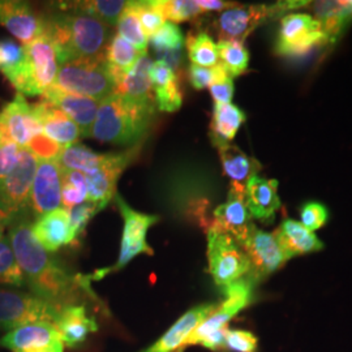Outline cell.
<instances>
[{"mask_svg": "<svg viewBox=\"0 0 352 352\" xmlns=\"http://www.w3.org/2000/svg\"><path fill=\"white\" fill-rule=\"evenodd\" d=\"M42 100L49 102L64 113H67L80 128L81 138L91 136V129L101 102L67 93L55 88L54 85L42 94Z\"/></svg>", "mask_w": 352, "mask_h": 352, "instance_id": "ffe728a7", "label": "cell"}, {"mask_svg": "<svg viewBox=\"0 0 352 352\" xmlns=\"http://www.w3.org/2000/svg\"><path fill=\"white\" fill-rule=\"evenodd\" d=\"M302 226L308 228L309 231H316L325 225L327 219V210L325 206L317 202H309L304 205L302 209Z\"/></svg>", "mask_w": 352, "mask_h": 352, "instance_id": "c3c4849f", "label": "cell"}, {"mask_svg": "<svg viewBox=\"0 0 352 352\" xmlns=\"http://www.w3.org/2000/svg\"><path fill=\"white\" fill-rule=\"evenodd\" d=\"M102 209L103 208L98 202L90 201V200H87V201H84L80 205H76V206L65 209L67 213H68V217H69V225H71V230H72L74 243L77 241L78 238L84 234L90 219L98 212H101Z\"/></svg>", "mask_w": 352, "mask_h": 352, "instance_id": "b9f144b4", "label": "cell"}, {"mask_svg": "<svg viewBox=\"0 0 352 352\" xmlns=\"http://www.w3.org/2000/svg\"><path fill=\"white\" fill-rule=\"evenodd\" d=\"M209 272L215 285L225 289L251 273L245 252L231 235L217 228H208Z\"/></svg>", "mask_w": 352, "mask_h": 352, "instance_id": "5b68a950", "label": "cell"}, {"mask_svg": "<svg viewBox=\"0 0 352 352\" xmlns=\"http://www.w3.org/2000/svg\"><path fill=\"white\" fill-rule=\"evenodd\" d=\"M32 232L42 248L47 252H56L74 243L69 217L64 208L37 218L32 223Z\"/></svg>", "mask_w": 352, "mask_h": 352, "instance_id": "603a6c76", "label": "cell"}, {"mask_svg": "<svg viewBox=\"0 0 352 352\" xmlns=\"http://www.w3.org/2000/svg\"><path fill=\"white\" fill-rule=\"evenodd\" d=\"M62 205V167L56 160H38L29 206L32 215L39 218Z\"/></svg>", "mask_w": 352, "mask_h": 352, "instance_id": "5bb4252c", "label": "cell"}, {"mask_svg": "<svg viewBox=\"0 0 352 352\" xmlns=\"http://www.w3.org/2000/svg\"><path fill=\"white\" fill-rule=\"evenodd\" d=\"M226 351L257 352V338L247 330L228 329L225 340Z\"/></svg>", "mask_w": 352, "mask_h": 352, "instance_id": "f6af8a7d", "label": "cell"}, {"mask_svg": "<svg viewBox=\"0 0 352 352\" xmlns=\"http://www.w3.org/2000/svg\"><path fill=\"white\" fill-rule=\"evenodd\" d=\"M28 214H20L8 223V240L20 266L25 286L38 298L63 309L81 305L90 294V278L71 273L50 252L45 251L32 232Z\"/></svg>", "mask_w": 352, "mask_h": 352, "instance_id": "6da1fadb", "label": "cell"}, {"mask_svg": "<svg viewBox=\"0 0 352 352\" xmlns=\"http://www.w3.org/2000/svg\"><path fill=\"white\" fill-rule=\"evenodd\" d=\"M88 200L85 174L62 168V204L64 209L80 205Z\"/></svg>", "mask_w": 352, "mask_h": 352, "instance_id": "8d00e7d4", "label": "cell"}, {"mask_svg": "<svg viewBox=\"0 0 352 352\" xmlns=\"http://www.w3.org/2000/svg\"><path fill=\"white\" fill-rule=\"evenodd\" d=\"M244 122L245 115L238 106H234L232 103H215L210 126L214 146L231 144Z\"/></svg>", "mask_w": 352, "mask_h": 352, "instance_id": "4dcf8cb0", "label": "cell"}, {"mask_svg": "<svg viewBox=\"0 0 352 352\" xmlns=\"http://www.w3.org/2000/svg\"><path fill=\"white\" fill-rule=\"evenodd\" d=\"M199 7L201 8L204 12H208V11H226L230 10L232 7H235L234 3H228V1H221V0H201V1H197Z\"/></svg>", "mask_w": 352, "mask_h": 352, "instance_id": "f907efd6", "label": "cell"}, {"mask_svg": "<svg viewBox=\"0 0 352 352\" xmlns=\"http://www.w3.org/2000/svg\"><path fill=\"white\" fill-rule=\"evenodd\" d=\"M302 1H285L276 6H235L221 13L214 21L213 28L221 41L240 42L265 21L296 7H302Z\"/></svg>", "mask_w": 352, "mask_h": 352, "instance_id": "ba28073f", "label": "cell"}, {"mask_svg": "<svg viewBox=\"0 0 352 352\" xmlns=\"http://www.w3.org/2000/svg\"><path fill=\"white\" fill-rule=\"evenodd\" d=\"M158 8L164 14V20L171 23H183L201 16L204 11L197 1L189 0H157Z\"/></svg>", "mask_w": 352, "mask_h": 352, "instance_id": "f35d334b", "label": "cell"}, {"mask_svg": "<svg viewBox=\"0 0 352 352\" xmlns=\"http://www.w3.org/2000/svg\"><path fill=\"white\" fill-rule=\"evenodd\" d=\"M217 50L219 63L225 67L231 77L240 76L247 71L250 63V52L243 43L234 41H219Z\"/></svg>", "mask_w": 352, "mask_h": 352, "instance_id": "d590c367", "label": "cell"}, {"mask_svg": "<svg viewBox=\"0 0 352 352\" xmlns=\"http://www.w3.org/2000/svg\"><path fill=\"white\" fill-rule=\"evenodd\" d=\"M155 109L113 93L100 103L90 138L115 145H135L149 132Z\"/></svg>", "mask_w": 352, "mask_h": 352, "instance_id": "3957f363", "label": "cell"}, {"mask_svg": "<svg viewBox=\"0 0 352 352\" xmlns=\"http://www.w3.org/2000/svg\"><path fill=\"white\" fill-rule=\"evenodd\" d=\"M67 93L103 101L115 90L104 60H75L62 64L54 82Z\"/></svg>", "mask_w": 352, "mask_h": 352, "instance_id": "277c9868", "label": "cell"}, {"mask_svg": "<svg viewBox=\"0 0 352 352\" xmlns=\"http://www.w3.org/2000/svg\"><path fill=\"white\" fill-rule=\"evenodd\" d=\"M0 285L14 287L25 286V277L16 261L12 247L7 238L0 239Z\"/></svg>", "mask_w": 352, "mask_h": 352, "instance_id": "74e56055", "label": "cell"}, {"mask_svg": "<svg viewBox=\"0 0 352 352\" xmlns=\"http://www.w3.org/2000/svg\"><path fill=\"white\" fill-rule=\"evenodd\" d=\"M215 148L219 151L223 171L231 179V184L245 189L248 182L261 170L260 162L232 144H222Z\"/></svg>", "mask_w": 352, "mask_h": 352, "instance_id": "f1b7e54d", "label": "cell"}, {"mask_svg": "<svg viewBox=\"0 0 352 352\" xmlns=\"http://www.w3.org/2000/svg\"><path fill=\"white\" fill-rule=\"evenodd\" d=\"M277 189V180H267L260 176L252 177L245 187V204L252 218L265 223L274 219V215L280 208Z\"/></svg>", "mask_w": 352, "mask_h": 352, "instance_id": "d4e9b609", "label": "cell"}, {"mask_svg": "<svg viewBox=\"0 0 352 352\" xmlns=\"http://www.w3.org/2000/svg\"><path fill=\"white\" fill-rule=\"evenodd\" d=\"M106 158H107V153L98 154L82 144H75V145L63 148L56 161L63 170L80 171L82 174H88L94 168L100 167L106 161Z\"/></svg>", "mask_w": 352, "mask_h": 352, "instance_id": "d6a6232c", "label": "cell"}, {"mask_svg": "<svg viewBox=\"0 0 352 352\" xmlns=\"http://www.w3.org/2000/svg\"><path fill=\"white\" fill-rule=\"evenodd\" d=\"M253 282L250 278L240 279L225 289L226 299L225 302L217 305L215 311L201 322L196 330L189 336L183 346H195L200 344L204 338L221 330L228 329V322L240 314L245 307L250 305L252 300Z\"/></svg>", "mask_w": 352, "mask_h": 352, "instance_id": "8fae6325", "label": "cell"}, {"mask_svg": "<svg viewBox=\"0 0 352 352\" xmlns=\"http://www.w3.org/2000/svg\"><path fill=\"white\" fill-rule=\"evenodd\" d=\"M214 222L210 227L231 235L239 243L253 226L252 215L245 204V189L230 187L227 201L214 210Z\"/></svg>", "mask_w": 352, "mask_h": 352, "instance_id": "ac0fdd59", "label": "cell"}, {"mask_svg": "<svg viewBox=\"0 0 352 352\" xmlns=\"http://www.w3.org/2000/svg\"><path fill=\"white\" fill-rule=\"evenodd\" d=\"M274 236L289 260L299 254L321 251L324 247L312 231L292 219H286L274 232Z\"/></svg>", "mask_w": 352, "mask_h": 352, "instance_id": "83f0119b", "label": "cell"}, {"mask_svg": "<svg viewBox=\"0 0 352 352\" xmlns=\"http://www.w3.org/2000/svg\"><path fill=\"white\" fill-rule=\"evenodd\" d=\"M33 111L42 126V133L54 142L67 148L75 145L81 138L80 128L75 122L62 110L45 100L32 104Z\"/></svg>", "mask_w": 352, "mask_h": 352, "instance_id": "44dd1931", "label": "cell"}, {"mask_svg": "<svg viewBox=\"0 0 352 352\" xmlns=\"http://www.w3.org/2000/svg\"><path fill=\"white\" fill-rule=\"evenodd\" d=\"M128 1L119 0H90V1H65L58 3L56 8L64 12L82 13L98 19L109 25H116Z\"/></svg>", "mask_w": 352, "mask_h": 352, "instance_id": "1f68e13d", "label": "cell"}, {"mask_svg": "<svg viewBox=\"0 0 352 352\" xmlns=\"http://www.w3.org/2000/svg\"><path fill=\"white\" fill-rule=\"evenodd\" d=\"M144 52L138 50L133 45L126 42L124 38L115 34L104 52V63L113 78L115 87L124 77L126 72L138 63Z\"/></svg>", "mask_w": 352, "mask_h": 352, "instance_id": "f546056e", "label": "cell"}, {"mask_svg": "<svg viewBox=\"0 0 352 352\" xmlns=\"http://www.w3.org/2000/svg\"><path fill=\"white\" fill-rule=\"evenodd\" d=\"M186 43L192 64L210 68L219 63L217 45L208 33H189Z\"/></svg>", "mask_w": 352, "mask_h": 352, "instance_id": "836d02e7", "label": "cell"}, {"mask_svg": "<svg viewBox=\"0 0 352 352\" xmlns=\"http://www.w3.org/2000/svg\"><path fill=\"white\" fill-rule=\"evenodd\" d=\"M238 244L250 258L251 273L248 274V278L253 283L267 277L286 261H289L274 234L265 232L254 225Z\"/></svg>", "mask_w": 352, "mask_h": 352, "instance_id": "7c38bea8", "label": "cell"}, {"mask_svg": "<svg viewBox=\"0 0 352 352\" xmlns=\"http://www.w3.org/2000/svg\"><path fill=\"white\" fill-rule=\"evenodd\" d=\"M225 71H226L225 67L221 63L210 68L192 64L189 67V80L193 88L201 90V89L209 88Z\"/></svg>", "mask_w": 352, "mask_h": 352, "instance_id": "bcb514c9", "label": "cell"}, {"mask_svg": "<svg viewBox=\"0 0 352 352\" xmlns=\"http://www.w3.org/2000/svg\"><path fill=\"white\" fill-rule=\"evenodd\" d=\"M0 129L19 146L26 148L37 135L42 133V126L25 97L16 94L13 101L7 103L0 111Z\"/></svg>", "mask_w": 352, "mask_h": 352, "instance_id": "2e32d148", "label": "cell"}, {"mask_svg": "<svg viewBox=\"0 0 352 352\" xmlns=\"http://www.w3.org/2000/svg\"><path fill=\"white\" fill-rule=\"evenodd\" d=\"M329 42L321 23L305 13H289L280 21L278 54L285 56L302 55L312 47Z\"/></svg>", "mask_w": 352, "mask_h": 352, "instance_id": "30bf717a", "label": "cell"}, {"mask_svg": "<svg viewBox=\"0 0 352 352\" xmlns=\"http://www.w3.org/2000/svg\"><path fill=\"white\" fill-rule=\"evenodd\" d=\"M21 146L8 139L0 129V180L10 175L17 166Z\"/></svg>", "mask_w": 352, "mask_h": 352, "instance_id": "ee69618b", "label": "cell"}, {"mask_svg": "<svg viewBox=\"0 0 352 352\" xmlns=\"http://www.w3.org/2000/svg\"><path fill=\"white\" fill-rule=\"evenodd\" d=\"M149 42L157 55H160L164 52L183 50L184 37L177 24L166 21L162 28L149 38Z\"/></svg>", "mask_w": 352, "mask_h": 352, "instance_id": "ab89813d", "label": "cell"}, {"mask_svg": "<svg viewBox=\"0 0 352 352\" xmlns=\"http://www.w3.org/2000/svg\"><path fill=\"white\" fill-rule=\"evenodd\" d=\"M209 89L215 103H231L234 96V82L227 71L219 76Z\"/></svg>", "mask_w": 352, "mask_h": 352, "instance_id": "681fc988", "label": "cell"}, {"mask_svg": "<svg viewBox=\"0 0 352 352\" xmlns=\"http://www.w3.org/2000/svg\"><path fill=\"white\" fill-rule=\"evenodd\" d=\"M45 16V36L55 49L58 62L104 60L113 28L82 13L54 12Z\"/></svg>", "mask_w": 352, "mask_h": 352, "instance_id": "7a4b0ae2", "label": "cell"}, {"mask_svg": "<svg viewBox=\"0 0 352 352\" xmlns=\"http://www.w3.org/2000/svg\"><path fill=\"white\" fill-rule=\"evenodd\" d=\"M151 64L153 62L148 56V54H144L138 60V63L135 64L118 82L113 93L122 96L123 98L129 101L155 106L153 85L149 76Z\"/></svg>", "mask_w": 352, "mask_h": 352, "instance_id": "484cf974", "label": "cell"}, {"mask_svg": "<svg viewBox=\"0 0 352 352\" xmlns=\"http://www.w3.org/2000/svg\"><path fill=\"white\" fill-rule=\"evenodd\" d=\"M135 11L138 13L140 24L144 29V33L146 37L154 36L164 23V14L158 8L157 0H148V1H133Z\"/></svg>", "mask_w": 352, "mask_h": 352, "instance_id": "60d3db41", "label": "cell"}, {"mask_svg": "<svg viewBox=\"0 0 352 352\" xmlns=\"http://www.w3.org/2000/svg\"><path fill=\"white\" fill-rule=\"evenodd\" d=\"M23 46L32 80L39 91V96H42L54 85L58 75L59 62L56 52L50 39L45 34Z\"/></svg>", "mask_w": 352, "mask_h": 352, "instance_id": "d6986e66", "label": "cell"}, {"mask_svg": "<svg viewBox=\"0 0 352 352\" xmlns=\"http://www.w3.org/2000/svg\"><path fill=\"white\" fill-rule=\"evenodd\" d=\"M155 106L160 111L174 113L182 107L183 93L175 72L164 62H153L149 71Z\"/></svg>", "mask_w": 352, "mask_h": 352, "instance_id": "4316f807", "label": "cell"}, {"mask_svg": "<svg viewBox=\"0 0 352 352\" xmlns=\"http://www.w3.org/2000/svg\"><path fill=\"white\" fill-rule=\"evenodd\" d=\"M218 304L206 302L190 308L164 336L142 352H174L180 349L189 336L213 314Z\"/></svg>", "mask_w": 352, "mask_h": 352, "instance_id": "7402d4cb", "label": "cell"}, {"mask_svg": "<svg viewBox=\"0 0 352 352\" xmlns=\"http://www.w3.org/2000/svg\"><path fill=\"white\" fill-rule=\"evenodd\" d=\"M141 145L138 144L129 151L122 153H107L103 164L85 174L88 186V200L98 202L104 208L116 196V184L128 164L136 158Z\"/></svg>", "mask_w": 352, "mask_h": 352, "instance_id": "4fadbf2b", "label": "cell"}, {"mask_svg": "<svg viewBox=\"0 0 352 352\" xmlns=\"http://www.w3.org/2000/svg\"><path fill=\"white\" fill-rule=\"evenodd\" d=\"M0 346L12 352H64L60 334L50 322H34L10 330L0 338Z\"/></svg>", "mask_w": 352, "mask_h": 352, "instance_id": "9a60e30c", "label": "cell"}, {"mask_svg": "<svg viewBox=\"0 0 352 352\" xmlns=\"http://www.w3.org/2000/svg\"><path fill=\"white\" fill-rule=\"evenodd\" d=\"M115 201L124 221L119 257L113 267L97 270L93 274V279H101L110 273L122 270L123 267H126L128 263H131L139 254L145 253L151 256L154 253L151 245L146 243V234L148 230L160 221V217L136 212L119 195L115 196Z\"/></svg>", "mask_w": 352, "mask_h": 352, "instance_id": "52a82bcc", "label": "cell"}, {"mask_svg": "<svg viewBox=\"0 0 352 352\" xmlns=\"http://www.w3.org/2000/svg\"><path fill=\"white\" fill-rule=\"evenodd\" d=\"M25 62L24 46L13 39H0V74L11 75Z\"/></svg>", "mask_w": 352, "mask_h": 352, "instance_id": "7bdbcfd3", "label": "cell"}, {"mask_svg": "<svg viewBox=\"0 0 352 352\" xmlns=\"http://www.w3.org/2000/svg\"><path fill=\"white\" fill-rule=\"evenodd\" d=\"M55 327L60 334L64 346L72 350L84 344L90 334L97 333L100 329L96 318L88 315L84 304L65 307Z\"/></svg>", "mask_w": 352, "mask_h": 352, "instance_id": "cb8c5ba5", "label": "cell"}, {"mask_svg": "<svg viewBox=\"0 0 352 352\" xmlns=\"http://www.w3.org/2000/svg\"><path fill=\"white\" fill-rule=\"evenodd\" d=\"M6 226H8V222H7L3 217H0V239L4 238V236H3V232H4V227Z\"/></svg>", "mask_w": 352, "mask_h": 352, "instance_id": "816d5d0a", "label": "cell"}, {"mask_svg": "<svg viewBox=\"0 0 352 352\" xmlns=\"http://www.w3.org/2000/svg\"><path fill=\"white\" fill-rule=\"evenodd\" d=\"M26 149L34 157H37L38 160H58L63 151V146L54 142L46 135L39 133L28 144Z\"/></svg>", "mask_w": 352, "mask_h": 352, "instance_id": "7dc6e473", "label": "cell"}, {"mask_svg": "<svg viewBox=\"0 0 352 352\" xmlns=\"http://www.w3.org/2000/svg\"><path fill=\"white\" fill-rule=\"evenodd\" d=\"M63 309L32 292L0 287V330L10 331L34 322L56 325Z\"/></svg>", "mask_w": 352, "mask_h": 352, "instance_id": "8992f818", "label": "cell"}, {"mask_svg": "<svg viewBox=\"0 0 352 352\" xmlns=\"http://www.w3.org/2000/svg\"><path fill=\"white\" fill-rule=\"evenodd\" d=\"M118 34L124 38L126 42L133 45L138 50L146 54L149 38L144 33V29L140 24L138 13L135 11L133 1H128L123 13L118 20Z\"/></svg>", "mask_w": 352, "mask_h": 352, "instance_id": "e575fe53", "label": "cell"}, {"mask_svg": "<svg viewBox=\"0 0 352 352\" xmlns=\"http://www.w3.org/2000/svg\"><path fill=\"white\" fill-rule=\"evenodd\" d=\"M0 26L6 28L23 45H28L45 33V16L30 4L17 0H0Z\"/></svg>", "mask_w": 352, "mask_h": 352, "instance_id": "e0dca14e", "label": "cell"}, {"mask_svg": "<svg viewBox=\"0 0 352 352\" xmlns=\"http://www.w3.org/2000/svg\"><path fill=\"white\" fill-rule=\"evenodd\" d=\"M37 166V157L23 148L14 170L0 180V214L8 223L20 214L26 213Z\"/></svg>", "mask_w": 352, "mask_h": 352, "instance_id": "9c48e42d", "label": "cell"}]
</instances>
